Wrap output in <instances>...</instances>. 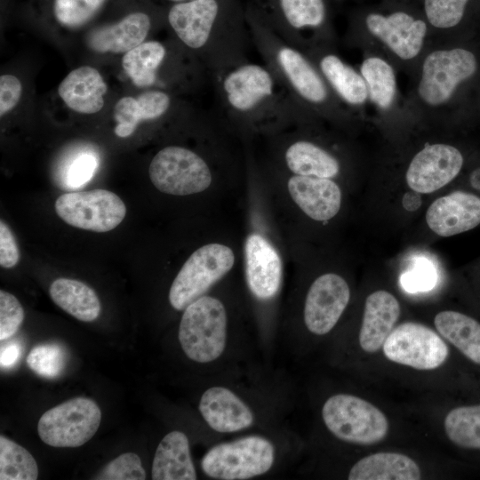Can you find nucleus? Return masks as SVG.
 I'll return each instance as SVG.
<instances>
[{
  "instance_id": "obj_19",
  "label": "nucleus",
  "mask_w": 480,
  "mask_h": 480,
  "mask_svg": "<svg viewBox=\"0 0 480 480\" xmlns=\"http://www.w3.org/2000/svg\"><path fill=\"white\" fill-rule=\"evenodd\" d=\"M246 281L259 300L273 298L282 279L281 259L270 243L259 234H251L245 242Z\"/></svg>"
},
{
  "instance_id": "obj_32",
  "label": "nucleus",
  "mask_w": 480,
  "mask_h": 480,
  "mask_svg": "<svg viewBox=\"0 0 480 480\" xmlns=\"http://www.w3.org/2000/svg\"><path fill=\"white\" fill-rule=\"evenodd\" d=\"M108 0H48L52 20L60 28L79 29L92 21Z\"/></svg>"
},
{
  "instance_id": "obj_44",
  "label": "nucleus",
  "mask_w": 480,
  "mask_h": 480,
  "mask_svg": "<svg viewBox=\"0 0 480 480\" xmlns=\"http://www.w3.org/2000/svg\"><path fill=\"white\" fill-rule=\"evenodd\" d=\"M167 1H170L173 4H178V3L188 2V1H193V0H167Z\"/></svg>"
},
{
  "instance_id": "obj_33",
  "label": "nucleus",
  "mask_w": 480,
  "mask_h": 480,
  "mask_svg": "<svg viewBox=\"0 0 480 480\" xmlns=\"http://www.w3.org/2000/svg\"><path fill=\"white\" fill-rule=\"evenodd\" d=\"M38 467L32 454L15 442L0 436V479L36 480Z\"/></svg>"
},
{
  "instance_id": "obj_29",
  "label": "nucleus",
  "mask_w": 480,
  "mask_h": 480,
  "mask_svg": "<svg viewBox=\"0 0 480 480\" xmlns=\"http://www.w3.org/2000/svg\"><path fill=\"white\" fill-rule=\"evenodd\" d=\"M437 332L466 357L480 364V323L458 311L444 310L435 316Z\"/></svg>"
},
{
  "instance_id": "obj_28",
  "label": "nucleus",
  "mask_w": 480,
  "mask_h": 480,
  "mask_svg": "<svg viewBox=\"0 0 480 480\" xmlns=\"http://www.w3.org/2000/svg\"><path fill=\"white\" fill-rule=\"evenodd\" d=\"M52 301L68 314L83 322H92L100 314L96 292L83 282L69 278L54 280L49 289Z\"/></svg>"
},
{
  "instance_id": "obj_18",
  "label": "nucleus",
  "mask_w": 480,
  "mask_h": 480,
  "mask_svg": "<svg viewBox=\"0 0 480 480\" xmlns=\"http://www.w3.org/2000/svg\"><path fill=\"white\" fill-rule=\"evenodd\" d=\"M199 412L208 426L218 433H235L249 428L254 423L250 406L233 390L213 386L202 395Z\"/></svg>"
},
{
  "instance_id": "obj_20",
  "label": "nucleus",
  "mask_w": 480,
  "mask_h": 480,
  "mask_svg": "<svg viewBox=\"0 0 480 480\" xmlns=\"http://www.w3.org/2000/svg\"><path fill=\"white\" fill-rule=\"evenodd\" d=\"M172 95L164 90H148L137 97L124 96L114 107L115 133L120 138L131 136L141 122L158 121L176 111Z\"/></svg>"
},
{
  "instance_id": "obj_42",
  "label": "nucleus",
  "mask_w": 480,
  "mask_h": 480,
  "mask_svg": "<svg viewBox=\"0 0 480 480\" xmlns=\"http://www.w3.org/2000/svg\"><path fill=\"white\" fill-rule=\"evenodd\" d=\"M21 356V347L17 341H12L1 347L0 364L2 368L14 366Z\"/></svg>"
},
{
  "instance_id": "obj_14",
  "label": "nucleus",
  "mask_w": 480,
  "mask_h": 480,
  "mask_svg": "<svg viewBox=\"0 0 480 480\" xmlns=\"http://www.w3.org/2000/svg\"><path fill=\"white\" fill-rule=\"evenodd\" d=\"M272 16L263 21L288 44L304 52L305 31L319 29L325 22L324 0H271Z\"/></svg>"
},
{
  "instance_id": "obj_8",
  "label": "nucleus",
  "mask_w": 480,
  "mask_h": 480,
  "mask_svg": "<svg viewBox=\"0 0 480 480\" xmlns=\"http://www.w3.org/2000/svg\"><path fill=\"white\" fill-rule=\"evenodd\" d=\"M101 420L98 404L86 397H75L46 411L39 419L40 438L52 447H78L97 432Z\"/></svg>"
},
{
  "instance_id": "obj_37",
  "label": "nucleus",
  "mask_w": 480,
  "mask_h": 480,
  "mask_svg": "<svg viewBox=\"0 0 480 480\" xmlns=\"http://www.w3.org/2000/svg\"><path fill=\"white\" fill-rule=\"evenodd\" d=\"M24 320V309L18 299L0 291V340H4L17 332Z\"/></svg>"
},
{
  "instance_id": "obj_22",
  "label": "nucleus",
  "mask_w": 480,
  "mask_h": 480,
  "mask_svg": "<svg viewBox=\"0 0 480 480\" xmlns=\"http://www.w3.org/2000/svg\"><path fill=\"white\" fill-rule=\"evenodd\" d=\"M400 316V305L390 292L379 290L371 293L365 300L359 345L367 353H374L384 342Z\"/></svg>"
},
{
  "instance_id": "obj_23",
  "label": "nucleus",
  "mask_w": 480,
  "mask_h": 480,
  "mask_svg": "<svg viewBox=\"0 0 480 480\" xmlns=\"http://www.w3.org/2000/svg\"><path fill=\"white\" fill-rule=\"evenodd\" d=\"M108 85L93 67L81 66L60 82L58 93L66 106L79 114H95L104 106Z\"/></svg>"
},
{
  "instance_id": "obj_25",
  "label": "nucleus",
  "mask_w": 480,
  "mask_h": 480,
  "mask_svg": "<svg viewBox=\"0 0 480 480\" xmlns=\"http://www.w3.org/2000/svg\"><path fill=\"white\" fill-rule=\"evenodd\" d=\"M318 54L305 52L336 95L349 105H361L368 96L364 79L339 56L327 52L315 51Z\"/></svg>"
},
{
  "instance_id": "obj_38",
  "label": "nucleus",
  "mask_w": 480,
  "mask_h": 480,
  "mask_svg": "<svg viewBox=\"0 0 480 480\" xmlns=\"http://www.w3.org/2000/svg\"><path fill=\"white\" fill-rule=\"evenodd\" d=\"M400 281L404 289L409 292L428 291L436 284V269L429 261L419 259L402 275Z\"/></svg>"
},
{
  "instance_id": "obj_5",
  "label": "nucleus",
  "mask_w": 480,
  "mask_h": 480,
  "mask_svg": "<svg viewBox=\"0 0 480 480\" xmlns=\"http://www.w3.org/2000/svg\"><path fill=\"white\" fill-rule=\"evenodd\" d=\"M322 419L338 439L360 445L380 442L389 428L387 417L379 408L349 394L330 396L322 407Z\"/></svg>"
},
{
  "instance_id": "obj_9",
  "label": "nucleus",
  "mask_w": 480,
  "mask_h": 480,
  "mask_svg": "<svg viewBox=\"0 0 480 480\" xmlns=\"http://www.w3.org/2000/svg\"><path fill=\"white\" fill-rule=\"evenodd\" d=\"M54 209L68 225L94 232L114 229L126 214L122 199L106 189L62 194L56 199Z\"/></svg>"
},
{
  "instance_id": "obj_17",
  "label": "nucleus",
  "mask_w": 480,
  "mask_h": 480,
  "mask_svg": "<svg viewBox=\"0 0 480 480\" xmlns=\"http://www.w3.org/2000/svg\"><path fill=\"white\" fill-rule=\"evenodd\" d=\"M365 23L373 36L403 60H411L419 54L427 34L424 21L403 12L388 16L371 13Z\"/></svg>"
},
{
  "instance_id": "obj_31",
  "label": "nucleus",
  "mask_w": 480,
  "mask_h": 480,
  "mask_svg": "<svg viewBox=\"0 0 480 480\" xmlns=\"http://www.w3.org/2000/svg\"><path fill=\"white\" fill-rule=\"evenodd\" d=\"M444 430L456 445L480 450V404L450 411L444 419Z\"/></svg>"
},
{
  "instance_id": "obj_15",
  "label": "nucleus",
  "mask_w": 480,
  "mask_h": 480,
  "mask_svg": "<svg viewBox=\"0 0 480 480\" xmlns=\"http://www.w3.org/2000/svg\"><path fill=\"white\" fill-rule=\"evenodd\" d=\"M152 27L153 19L148 12L133 10L115 22L92 28L86 43L98 53H126L145 42Z\"/></svg>"
},
{
  "instance_id": "obj_34",
  "label": "nucleus",
  "mask_w": 480,
  "mask_h": 480,
  "mask_svg": "<svg viewBox=\"0 0 480 480\" xmlns=\"http://www.w3.org/2000/svg\"><path fill=\"white\" fill-rule=\"evenodd\" d=\"M67 354L59 344L47 343L36 346L27 357L29 368L44 378H55L65 368Z\"/></svg>"
},
{
  "instance_id": "obj_39",
  "label": "nucleus",
  "mask_w": 480,
  "mask_h": 480,
  "mask_svg": "<svg viewBox=\"0 0 480 480\" xmlns=\"http://www.w3.org/2000/svg\"><path fill=\"white\" fill-rule=\"evenodd\" d=\"M98 161L95 156L88 153L78 156L67 171V185L77 188L87 183L93 176Z\"/></svg>"
},
{
  "instance_id": "obj_12",
  "label": "nucleus",
  "mask_w": 480,
  "mask_h": 480,
  "mask_svg": "<svg viewBox=\"0 0 480 480\" xmlns=\"http://www.w3.org/2000/svg\"><path fill=\"white\" fill-rule=\"evenodd\" d=\"M350 299V290L343 277L327 273L317 277L306 296L304 323L313 334L324 335L336 325Z\"/></svg>"
},
{
  "instance_id": "obj_30",
  "label": "nucleus",
  "mask_w": 480,
  "mask_h": 480,
  "mask_svg": "<svg viewBox=\"0 0 480 480\" xmlns=\"http://www.w3.org/2000/svg\"><path fill=\"white\" fill-rule=\"evenodd\" d=\"M360 70L370 99L381 108H389L396 89L392 67L380 58L370 57L364 60Z\"/></svg>"
},
{
  "instance_id": "obj_13",
  "label": "nucleus",
  "mask_w": 480,
  "mask_h": 480,
  "mask_svg": "<svg viewBox=\"0 0 480 480\" xmlns=\"http://www.w3.org/2000/svg\"><path fill=\"white\" fill-rule=\"evenodd\" d=\"M463 156L455 147L428 145L410 163L405 179L415 192L427 194L443 188L460 172Z\"/></svg>"
},
{
  "instance_id": "obj_1",
  "label": "nucleus",
  "mask_w": 480,
  "mask_h": 480,
  "mask_svg": "<svg viewBox=\"0 0 480 480\" xmlns=\"http://www.w3.org/2000/svg\"><path fill=\"white\" fill-rule=\"evenodd\" d=\"M210 77L217 112L247 131H276L304 121L310 112L264 63L247 60Z\"/></svg>"
},
{
  "instance_id": "obj_36",
  "label": "nucleus",
  "mask_w": 480,
  "mask_h": 480,
  "mask_svg": "<svg viewBox=\"0 0 480 480\" xmlns=\"http://www.w3.org/2000/svg\"><path fill=\"white\" fill-rule=\"evenodd\" d=\"M94 478L101 480H144L146 473L140 457L136 453L126 452L108 462Z\"/></svg>"
},
{
  "instance_id": "obj_41",
  "label": "nucleus",
  "mask_w": 480,
  "mask_h": 480,
  "mask_svg": "<svg viewBox=\"0 0 480 480\" xmlns=\"http://www.w3.org/2000/svg\"><path fill=\"white\" fill-rule=\"evenodd\" d=\"M20 260L18 244L9 227L0 221V265L4 268L14 267Z\"/></svg>"
},
{
  "instance_id": "obj_27",
  "label": "nucleus",
  "mask_w": 480,
  "mask_h": 480,
  "mask_svg": "<svg viewBox=\"0 0 480 480\" xmlns=\"http://www.w3.org/2000/svg\"><path fill=\"white\" fill-rule=\"evenodd\" d=\"M420 469L410 457L398 452H378L356 462L348 480H419Z\"/></svg>"
},
{
  "instance_id": "obj_4",
  "label": "nucleus",
  "mask_w": 480,
  "mask_h": 480,
  "mask_svg": "<svg viewBox=\"0 0 480 480\" xmlns=\"http://www.w3.org/2000/svg\"><path fill=\"white\" fill-rule=\"evenodd\" d=\"M275 459L272 442L251 435L212 446L202 458L201 468L212 479L245 480L266 474Z\"/></svg>"
},
{
  "instance_id": "obj_10",
  "label": "nucleus",
  "mask_w": 480,
  "mask_h": 480,
  "mask_svg": "<svg viewBox=\"0 0 480 480\" xmlns=\"http://www.w3.org/2000/svg\"><path fill=\"white\" fill-rule=\"evenodd\" d=\"M388 359L418 370H433L448 357L449 348L429 327L406 322L394 328L383 344Z\"/></svg>"
},
{
  "instance_id": "obj_35",
  "label": "nucleus",
  "mask_w": 480,
  "mask_h": 480,
  "mask_svg": "<svg viewBox=\"0 0 480 480\" xmlns=\"http://www.w3.org/2000/svg\"><path fill=\"white\" fill-rule=\"evenodd\" d=\"M468 0H425V12L430 24L439 28L456 26L462 19Z\"/></svg>"
},
{
  "instance_id": "obj_24",
  "label": "nucleus",
  "mask_w": 480,
  "mask_h": 480,
  "mask_svg": "<svg viewBox=\"0 0 480 480\" xmlns=\"http://www.w3.org/2000/svg\"><path fill=\"white\" fill-rule=\"evenodd\" d=\"M154 480H195L196 472L191 459L188 436L173 430L160 441L152 463Z\"/></svg>"
},
{
  "instance_id": "obj_43",
  "label": "nucleus",
  "mask_w": 480,
  "mask_h": 480,
  "mask_svg": "<svg viewBox=\"0 0 480 480\" xmlns=\"http://www.w3.org/2000/svg\"><path fill=\"white\" fill-rule=\"evenodd\" d=\"M420 204L421 199L418 192H407L403 197V205L407 211L412 212L417 210L420 206Z\"/></svg>"
},
{
  "instance_id": "obj_6",
  "label": "nucleus",
  "mask_w": 480,
  "mask_h": 480,
  "mask_svg": "<svg viewBox=\"0 0 480 480\" xmlns=\"http://www.w3.org/2000/svg\"><path fill=\"white\" fill-rule=\"evenodd\" d=\"M148 175L159 191L174 196L202 192L212 180L206 160L192 149L177 145L166 146L154 156Z\"/></svg>"
},
{
  "instance_id": "obj_16",
  "label": "nucleus",
  "mask_w": 480,
  "mask_h": 480,
  "mask_svg": "<svg viewBox=\"0 0 480 480\" xmlns=\"http://www.w3.org/2000/svg\"><path fill=\"white\" fill-rule=\"evenodd\" d=\"M429 228L441 236L468 231L480 224V197L454 191L435 200L426 212Z\"/></svg>"
},
{
  "instance_id": "obj_7",
  "label": "nucleus",
  "mask_w": 480,
  "mask_h": 480,
  "mask_svg": "<svg viewBox=\"0 0 480 480\" xmlns=\"http://www.w3.org/2000/svg\"><path fill=\"white\" fill-rule=\"evenodd\" d=\"M233 251L221 244H205L195 251L174 278L169 301L176 310H184L233 267Z\"/></svg>"
},
{
  "instance_id": "obj_3",
  "label": "nucleus",
  "mask_w": 480,
  "mask_h": 480,
  "mask_svg": "<svg viewBox=\"0 0 480 480\" xmlns=\"http://www.w3.org/2000/svg\"><path fill=\"white\" fill-rule=\"evenodd\" d=\"M227 312L217 298L203 295L183 312L179 341L185 355L194 362L206 364L219 359L227 345Z\"/></svg>"
},
{
  "instance_id": "obj_11",
  "label": "nucleus",
  "mask_w": 480,
  "mask_h": 480,
  "mask_svg": "<svg viewBox=\"0 0 480 480\" xmlns=\"http://www.w3.org/2000/svg\"><path fill=\"white\" fill-rule=\"evenodd\" d=\"M476 68V57L469 51H435L423 62L419 94L428 105H441L451 98L460 83L473 76Z\"/></svg>"
},
{
  "instance_id": "obj_21",
  "label": "nucleus",
  "mask_w": 480,
  "mask_h": 480,
  "mask_svg": "<svg viewBox=\"0 0 480 480\" xmlns=\"http://www.w3.org/2000/svg\"><path fill=\"white\" fill-rule=\"evenodd\" d=\"M287 187L295 204L315 220H328L340 208L341 191L329 178L294 174L289 179Z\"/></svg>"
},
{
  "instance_id": "obj_40",
  "label": "nucleus",
  "mask_w": 480,
  "mask_h": 480,
  "mask_svg": "<svg viewBox=\"0 0 480 480\" xmlns=\"http://www.w3.org/2000/svg\"><path fill=\"white\" fill-rule=\"evenodd\" d=\"M22 94L20 80L13 75L0 76V116L11 112L19 103Z\"/></svg>"
},
{
  "instance_id": "obj_26",
  "label": "nucleus",
  "mask_w": 480,
  "mask_h": 480,
  "mask_svg": "<svg viewBox=\"0 0 480 480\" xmlns=\"http://www.w3.org/2000/svg\"><path fill=\"white\" fill-rule=\"evenodd\" d=\"M283 158L287 169L295 175L331 179L340 169L333 155L306 139L290 140L284 149Z\"/></svg>"
},
{
  "instance_id": "obj_2",
  "label": "nucleus",
  "mask_w": 480,
  "mask_h": 480,
  "mask_svg": "<svg viewBox=\"0 0 480 480\" xmlns=\"http://www.w3.org/2000/svg\"><path fill=\"white\" fill-rule=\"evenodd\" d=\"M249 18L252 44L290 94L310 112H330L328 108L333 106L332 89L315 64L276 35L260 17Z\"/></svg>"
}]
</instances>
